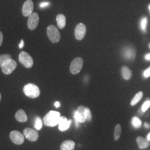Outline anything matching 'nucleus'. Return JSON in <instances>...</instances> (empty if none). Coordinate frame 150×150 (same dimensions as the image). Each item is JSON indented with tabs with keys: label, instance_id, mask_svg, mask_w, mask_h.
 Listing matches in <instances>:
<instances>
[{
	"label": "nucleus",
	"instance_id": "nucleus-16",
	"mask_svg": "<svg viewBox=\"0 0 150 150\" xmlns=\"http://www.w3.org/2000/svg\"><path fill=\"white\" fill-rule=\"evenodd\" d=\"M15 118L16 120L20 122H25L27 120V115L25 111L22 109H20L16 112Z\"/></svg>",
	"mask_w": 150,
	"mask_h": 150
},
{
	"label": "nucleus",
	"instance_id": "nucleus-34",
	"mask_svg": "<svg viewBox=\"0 0 150 150\" xmlns=\"http://www.w3.org/2000/svg\"><path fill=\"white\" fill-rule=\"evenodd\" d=\"M144 126H145V128H146V129H150V125L149 123H144Z\"/></svg>",
	"mask_w": 150,
	"mask_h": 150
},
{
	"label": "nucleus",
	"instance_id": "nucleus-11",
	"mask_svg": "<svg viewBox=\"0 0 150 150\" xmlns=\"http://www.w3.org/2000/svg\"><path fill=\"white\" fill-rule=\"evenodd\" d=\"M23 134L27 139L31 142H35L37 141L39 137V134L37 131L29 127L24 129Z\"/></svg>",
	"mask_w": 150,
	"mask_h": 150
},
{
	"label": "nucleus",
	"instance_id": "nucleus-27",
	"mask_svg": "<svg viewBox=\"0 0 150 150\" xmlns=\"http://www.w3.org/2000/svg\"><path fill=\"white\" fill-rule=\"evenodd\" d=\"M92 119V115H91L90 110L87 108V121H90Z\"/></svg>",
	"mask_w": 150,
	"mask_h": 150
},
{
	"label": "nucleus",
	"instance_id": "nucleus-19",
	"mask_svg": "<svg viewBox=\"0 0 150 150\" xmlns=\"http://www.w3.org/2000/svg\"><path fill=\"white\" fill-rule=\"evenodd\" d=\"M121 72L123 79L126 80H129L132 76L131 71L127 67H123L121 70Z\"/></svg>",
	"mask_w": 150,
	"mask_h": 150
},
{
	"label": "nucleus",
	"instance_id": "nucleus-13",
	"mask_svg": "<svg viewBox=\"0 0 150 150\" xmlns=\"http://www.w3.org/2000/svg\"><path fill=\"white\" fill-rule=\"evenodd\" d=\"M71 120L67 119L64 116H60L59 121V129L61 131H65L70 127Z\"/></svg>",
	"mask_w": 150,
	"mask_h": 150
},
{
	"label": "nucleus",
	"instance_id": "nucleus-28",
	"mask_svg": "<svg viewBox=\"0 0 150 150\" xmlns=\"http://www.w3.org/2000/svg\"><path fill=\"white\" fill-rule=\"evenodd\" d=\"M144 76L145 78H147L150 76V67L145 70L144 72Z\"/></svg>",
	"mask_w": 150,
	"mask_h": 150
},
{
	"label": "nucleus",
	"instance_id": "nucleus-15",
	"mask_svg": "<svg viewBox=\"0 0 150 150\" xmlns=\"http://www.w3.org/2000/svg\"><path fill=\"white\" fill-rule=\"evenodd\" d=\"M75 147L74 141L72 140H66L61 145L60 149L61 150H74Z\"/></svg>",
	"mask_w": 150,
	"mask_h": 150
},
{
	"label": "nucleus",
	"instance_id": "nucleus-21",
	"mask_svg": "<svg viewBox=\"0 0 150 150\" xmlns=\"http://www.w3.org/2000/svg\"><path fill=\"white\" fill-rule=\"evenodd\" d=\"M121 134V127L120 125H117L115 129V132H114V139L115 141H117Z\"/></svg>",
	"mask_w": 150,
	"mask_h": 150
},
{
	"label": "nucleus",
	"instance_id": "nucleus-8",
	"mask_svg": "<svg viewBox=\"0 0 150 150\" xmlns=\"http://www.w3.org/2000/svg\"><path fill=\"white\" fill-rule=\"evenodd\" d=\"M39 22V16L38 13L34 12L32 13L29 16L27 21V26L30 30H35L38 25Z\"/></svg>",
	"mask_w": 150,
	"mask_h": 150
},
{
	"label": "nucleus",
	"instance_id": "nucleus-25",
	"mask_svg": "<svg viewBox=\"0 0 150 150\" xmlns=\"http://www.w3.org/2000/svg\"><path fill=\"white\" fill-rule=\"evenodd\" d=\"M147 23V18L144 17L140 22V27L144 32H146V26Z\"/></svg>",
	"mask_w": 150,
	"mask_h": 150
},
{
	"label": "nucleus",
	"instance_id": "nucleus-30",
	"mask_svg": "<svg viewBox=\"0 0 150 150\" xmlns=\"http://www.w3.org/2000/svg\"><path fill=\"white\" fill-rule=\"evenodd\" d=\"M3 40H4V36L2 32L0 31V47L1 46L2 44L3 43Z\"/></svg>",
	"mask_w": 150,
	"mask_h": 150
},
{
	"label": "nucleus",
	"instance_id": "nucleus-4",
	"mask_svg": "<svg viewBox=\"0 0 150 150\" xmlns=\"http://www.w3.org/2000/svg\"><path fill=\"white\" fill-rule=\"evenodd\" d=\"M16 61L12 59H7L1 66V69L4 74L10 75L11 73L16 69L17 67Z\"/></svg>",
	"mask_w": 150,
	"mask_h": 150
},
{
	"label": "nucleus",
	"instance_id": "nucleus-23",
	"mask_svg": "<svg viewBox=\"0 0 150 150\" xmlns=\"http://www.w3.org/2000/svg\"><path fill=\"white\" fill-rule=\"evenodd\" d=\"M42 122L40 117H37L35 120V127L37 130H40L42 129Z\"/></svg>",
	"mask_w": 150,
	"mask_h": 150
},
{
	"label": "nucleus",
	"instance_id": "nucleus-26",
	"mask_svg": "<svg viewBox=\"0 0 150 150\" xmlns=\"http://www.w3.org/2000/svg\"><path fill=\"white\" fill-rule=\"evenodd\" d=\"M150 107V101H146L142 105L141 107V111L144 112L147 110V109Z\"/></svg>",
	"mask_w": 150,
	"mask_h": 150
},
{
	"label": "nucleus",
	"instance_id": "nucleus-17",
	"mask_svg": "<svg viewBox=\"0 0 150 150\" xmlns=\"http://www.w3.org/2000/svg\"><path fill=\"white\" fill-rule=\"evenodd\" d=\"M137 142L139 145V149H144L146 148H147L150 145L149 141H148L147 139H145L144 138L141 136L137 137Z\"/></svg>",
	"mask_w": 150,
	"mask_h": 150
},
{
	"label": "nucleus",
	"instance_id": "nucleus-1",
	"mask_svg": "<svg viewBox=\"0 0 150 150\" xmlns=\"http://www.w3.org/2000/svg\"><path fill=\"white\" fill-rule=\"evenodd\" d=\"M60 113L54 111H51L43 117L44 125L47 126L54 127L59 124Z\"/></svg>",
	"mask_w": 150,
	"mask_h": 150
},
{
	"label": "nucleus",
	"instance_id": "nucleus-20",
	"mask_svg": "<svg viewBox=\"0 0 150 150\" xmlns=\"http://www.w3.org/2000/svg\"><path fill=\"white\" fill-rule=\"evenodd\" d=\"M142 97H143V92H141V91L138 92L134 96V97L132 98V100L131 102V105L132 106H134L135 105H136L141 100Z\"/></svg>",
	"mask_w": 150,
	"mask_h": 150
},
{
	"label": "nucleus",
	"instance_id": "nucleus-22",
	"mask_svg": "<svg viewBox=\"0 0 150 150\" xmlns=\"http://www.w3.org/2000/svg\"><path fill=\"white\" fill-rule=\"evenodd\" d=\"M131 123H132V126L136 129H139V127H141V126L142 125L141 121L137 117H134L133 118H132Z\"/></svg>",
	"mask_w": 150,
	"mask_h": 150
},
{
	"label": "nucleus",
	"instance_id": "nucleus-5",
	"mask_svg": "<svg viewBox=\"0 0 150 150\" xmlns=\"http://www.w3.org/2000/svg\"><path fill=\"white\" fill-rule=\"evenodd\" d=\"M19 61L27 69L31 68L33 64L32 57L25 51H22L19 54Z\"/></svg>",
	"mask_w": 150,
	"mask_h": 150
},
{
	"label": "nucleus",
	"instance_id": "nucleus-37",
	"mask_svg": "<svg viewBox=\"0 0 150 150\" xmlns=\"http://www.w3.org/2000/svg\"><path fill=\"white\" fill-rule=\"evenodd\" d=\"M149 10H150V5L149 6Z\"/></svg>",
	"mask_w": 150,
	"mask_h": 150
},
{
	"label": "nucleus",
	"instance_id": "nucleus-2",
	"mask_svg": "<svg viewBox=\"0 0 150 150\" xmlns=\"http://www.w3.org/2000/svg\"><path fill=\"white\" fill-rule=\"evenodd\" d=\"M23 91L27 97L31 98H36L40 95V90L38 86L33 83H28L24 86Z\"/></svg>",
	"mask_w": 150,
	"mask_h": 150
},
{
	"label": "nucleus",
	"instance_id": "nucleus-29",
	"mask_svg": "<svg viewBox=\"0 0 150 150\" xmlns=\"http://www.w3.org/2000/svg\"><path fill=\"white\" fill-rule=\"evenodd\" d=\"M50 5V3L48 2H42L40 4V7L41 8H43V7H47L48 6Z\"/></svg>",
	"mask_w": 150,
	"mask_h": 150
},
{
	"label": "nucleus",
	"instance_id": "nucleus-24",
	"mask_svg": "<svg viewBox=\"0 0 150 150\" xmlns=\"http://www.w3.org/2000/svg\"><path fill=\"white\" fill-rule=\"evenodd\" d=\"M11 59V56L8 54H4L0 55V67L5 62L7 59Z\"/></svg>",
	"mask_w": 150,
	"mask_h": 150
},
{
	"label": "nucleus",
	"instance_id": "nucleus-31",
	"mask_svg": "<svg viewBox=\"0 0 150 150\" xmlns=\"http://www.w3.org/2000/svg\"><path fill=\"white\" fill-rule=\"evenodd\" d=\"M23 46H24V42H23V40H22L21 41V42L19 45V47H20V48H22L23 47Z\"/></svg>",
	"mask_w": 150,
	"mask_h": 150
},
{
	"label": "nucleus",
	"instance_id": "nucleus-38",
	"mask_svg": "<svg viewBox=\"0 0 150 150\" xmlns=\"http://www.w3.org/2000/svg\"></svg>",
	"mask_w": 150,
	"mask_h": 150
},
{
	"label": "nucleus",
	"instance_id": "nucleus-36",
	"mask_svg": "<svg viewBox=\"0 0 150 150\" xmlns=\"http://www.w3.org/2000/svg\"><path fill=\"white\" fill-rule=\"evenodd\" d=\"M1 95L0 93V101H1Z\"/></svg>",
	"mask_w": 150,
	"mask_h": 150
},
{
	"label": "nucleus",
	"instance_id": "nucleus-14",
	"mask_svg": "<svg viewBox=\"0 0 150 150\" xmlns=\"http://www.w3.org/2000/svg\"><path fill=\"white\" fill-rule=\"evenodd\" d=\"M123 57L127 59H133L135 58V51L131 47H127L123 49L122 52Z\"/></svg>",
	"mask_w": 150,
	"mask_h": 150
},
{
	"label": "nucleus",
	"instance_id": "nucleus-7",
	"mask_svg": "<svg viewBox=\"0 0 150 150\" xmlns=\"http://www.w3.org/2000/svg\"><path fill=\"white\" fill-rule=\"evenodd\" d=\"M74 118L79 122H85L87 121V108L83 106H80L74 112Z\"/></svg>",
	"mask_w": 150,
	"mask_h": 150
},
{
	"label": "nucleus",
	"instance_id": "nucleus-35",
	"mask_svg": "<svg viewBox=\"0 0 150 150\" xmlns=\"http://www.w3.org/2000/svg\"><path fill=\"white\" fill-rule=\"evenodd\" d=\"M147 139L148 141H150V132L148 134L147 136Z\"/></svg>",
	"mask_w": 150,
	"mask_h": 150
},
{
	"label": "nucleus",
	"instance_id": "nucleus-10",
	"mask_svg": "<svg viewBox=\"0 0 150 150\" xmlns=\"http://www.w3.org/2000/svg\"><path fill=\"white\" fill-rule=\"evenodd\" d=\"M11 141L16 145H22L25 140L23 135L18 131H12L10 134Z\"/></svg>",
	"mask_w": 150,
	"mask_h": 150
},
{
	"label": "nucleus",
	"instance_id": "nucleus-33",
	"mask_svg": "<svg viewBox=\"0 0 150 150\" xmlns=\"http://www.w3.org/2000/svg\"><path fill=\"white\" fill-rule=\"evenodd\" d=\"M54 106L56 108H59L60 106V103L59 101H56L54 103Z\"/></svg>",
	"mask_w": 150,
	"mask_h": 150
},
{
	"label": "nucleus",
	"instance_id": "nucleus-12",
	"mask_svg": "<svg viewBox=\"0 0 150 150\" xmlns=\"http://www.w3.org/2000/svg\"><path fill=\"white\" fill-rule=\"evenodd\" d=\"M86 27L85 25L82 23L78 24L75 28V38L78 40H82L85 36Z\"/></svg>",
	"mask_w": 150,
	"mask_h": 150
},
{
	"label": "nucleus",
	"instance_id": "nucleus-3",
	"mask_svg": "<svg viewBox=\"0 0 150 150\" xmlns=\"http://www.w3.org/2000/svg\"><path fill=\"white\" fill-rule=\"evenodd\" d=\"M47 34L49 40L52 43H57L61 39V35L59 31L54 25H50L47 27Z\"/></svg>",
	"mask_w": 150,
	"mask_h": 150
},
{
	"label": "nucleus",
	"instance_id": "nucleus-18",
	"mask_svg": "<svg viewBox=\"0 0 150 150\" xmlns=\"http://www.w3.org/2000/svg\"><path fill=\"white\" fill-rule=\"evenodd\" d=\"M56 21L57 23L58 27L59 28L62 29L64 28L66 26V17L63 14H59L56 17Z\"/></svg>",
	"mask_w": 150,
	"mask_h": 150
},
{
	"label": "nucleus",
	"instance_id": "nucleus-32",
	"mask_svg": "<svg viewBox=\"0 0 150 150\" xmlns=\"http://www.w3.org/2000/svg\"><path fill=\"white\" fill-rule=\"evenodd\" d=\"M145 59L146 60H148V61H150V54H146L145 55Z\"/></svg>",
	"mask_w": 150,
	"mask_h": 150
},
{
	"label": "nucleus",
	"instance_id": "nucleus-6",
	"mask_svg": "<svg viewBox=\"0 0 150 150\" xmlns=\"http://www.w3.org/2000/svg\"><path fill=\"white\" fill-rule=\"evenodd\" d=\"M83 64V61L81 57H77L74 59L70 65L71 73L73 75L78 74L81 71Z\"/></svg>",
	"mask_w": 150,
	"mask_h": 150
},
{
	"label": "nucleus",
	"instance_id": "nucleus-9",
	"mask_svg": "<svg viewBox=\"0 0 150 150\" xmlns=\"http://www.w3.org/2000/svg\"><path fill=\"white\" fill-rule=\"evenodd\" d=\"M34 8L33 2L32 0H26L22 6V12L25 17H29L33 13Z\"/></svg>",
	"mask_w": 150,
	"mask_h": 150
}]
</instances>
